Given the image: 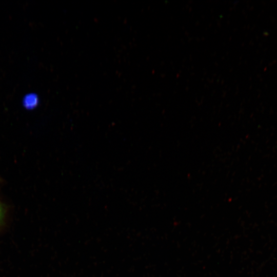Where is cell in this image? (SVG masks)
I'll return each instance as SVG.
<instances>
[{"label":"cell","mask_w":277,"mask_h":277,"mask_svg":"<svg viewBox=\"0 0 277 277\" xmlns=\"http://www.w3.org/2000/svg\"><path fill=\"white\" fill-rule=\"evenodd\" d=\"M4 215V210L3 205L0 203V224L2 223Z\"/></svg>","instance_id":"cell-1"}]
</instances>
